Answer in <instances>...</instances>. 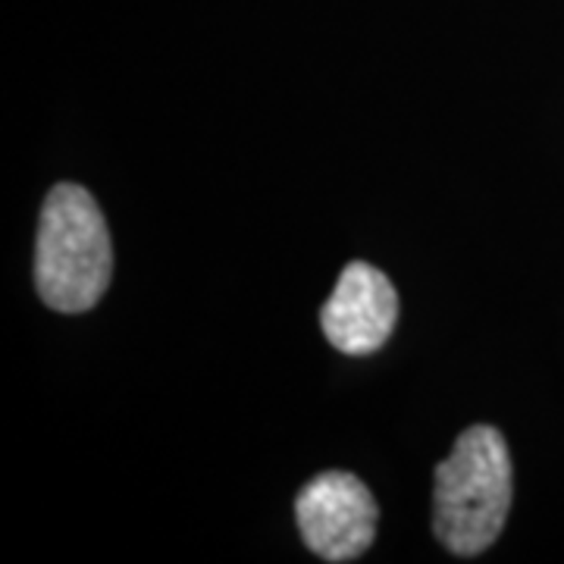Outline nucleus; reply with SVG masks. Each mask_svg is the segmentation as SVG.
<instances>
[{
    "mask_svg": "<svg viewBox=\"0 0 564 564\" xmlns=\"http://www.w3.org/2000/svg\"><path fill=\"white\" fill-rule=\"evenodd\" d=\"M514 496L508 443L496 426H470L436 467L433 530L462 558H474L499 540Z\"/></svg>",
    "mask_w": 564,
    "mask_h": 564,
    "instance_id": "1",
    "label": "nucleus"
},
{
    "mask_svg": "<svg viewBox=\"0 0 564 564\" xmlns=\"http://www.w3.org/2000/svg\"><path fill=\"white\" fill-rule=\"evenodd\" d=\"M113 276V242L98 202L73 182L51 188L35 242V289L61 314L101 302Z\"/></svg>",
    "mask_w": 564,
    "mask_h": 564,
    "instance_id": "2",
    "label": "nucleus"
},
{
    "mask_svg": "<svg viewBox=\"0 0 564 564\" xmlns=\"http://www.w3.org/2000/svg\"><path fill=\"white\" fill-rule=\"evenodd\" d=\"M295 518L304 545L317 558L343 564L370 549L380 511L364 480L345 470H326L304 484L295 499Z\"/></svg>",
    "mask_w": 564,
    "mask_h": 564,
    "instance_id": "3",
    "label": "nucleus"
},
{
    "mask_svg": "<svg viewBox=\"0 0 564 564\" xmlns=\"http://www.w3.org/2000/svg\"><path fill=\"white\" fill-rule=\"evenodd\" d=\"M399 321V292L383 270L355 261L336 280L321 311L323 336L345 355H373Z\"/></svg>",
    "mask_w": 564,
    "mask_h": 564,
    "instance_id": "4",
    "label": "nucleus"
}]
</instances>
